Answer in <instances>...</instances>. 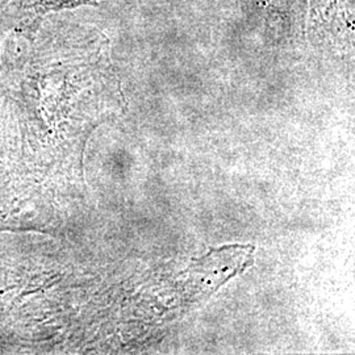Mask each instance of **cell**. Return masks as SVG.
Returning <instances> with one entry per match:
<instances>
[]
</instances>
